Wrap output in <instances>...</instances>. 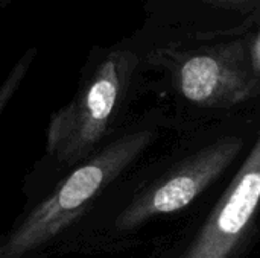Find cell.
<instances>
[{"instance_id":"obj_4","label":"cell","mask_w":260,"mask_h":258,"mask_svg":"<svg viewBox=\"0 0 260 258\" xmlns=\"http://www.w3.org/2000/svg\"><path fill=\"white\" fill-rule=\"evenodd\" d=\"M260 210V132L229 187L180 258H233Z\"/></svg>"},{"instance_id":"obj_2","label":"cell","mask_w":260,"mask_h":258,"mask_svg":"<svg viewBox=\"0 0 260 258\" xmlns=\"http://www.w3.org/2000/svg\"><path fill=\"white\" fill-rule=\"evenodd\" d=\"M126 87V70L119 59L102 62L72 102L49 119L44 157L35 179H46L47 190L66 173L105 144Z\"/></svg>"},{"instance_id":"obj_6","label":"cell","mask_w":260,"mask_h":258,"mask_svg":"<svg viewBox=\"0 0 260 258\" xmlns=\"http://www.w3.org/2000/svg\"><path fill=\"white\" fill-rule=\"evenodd\" d=\"M23 73H24V71H17V73L12 75V76L6 81V84L0 88V116H2V113H3V109H5V106L8 105V102L11 100L14 91L17 90V85H18V82H20Z\"/></svg>"},{"instance_id":"obj_5","label":"cell","mask_w":260,"mask_h":258,"mask_svg":"<svg viewBox=\"0 0 260 258\" xmlns=\"http://www.w3.org/2000/svg\"><path fill=\"white\" fill-rule=\"evenodd\" d=\"M178 85L184 99L207 108L230 106L250 94V87L241 78H232L225 67L210 55L187 59L181 65Z\"/></svg>"},{"instance_id":"obj_1","label":"cell","mask_w":260,"mask_h":258,"mask_svg":"<svg viewBox=\"0 0 260 258\" xmlns=\"http://www.w3.org/2000/svg\"><path fill=\"white\" fill-rule=\"evenodd\" d=\"M154 138L151 129L128 131L107 141L66 173L0 236V258H40L50 254L56 242L139 160Z\"/></svg>"},{"instance_id":"obj_3","label":"cell","mask_w":260,"mask_h":258,"mask_svg":"<svg viewBox=\"0 0 260 258\" xmlns=\"http://www.w3.org/2000/svg\"><path fill=\"white\" fill-rule=\"evenodd\" d=\"M242 149L244 140L241 137L221 138L201 149L174 172L137 193L84 251L93 248L102 234H126L158 216H168L187 208L235 163Z\"/></svg>"}]
</instances>
